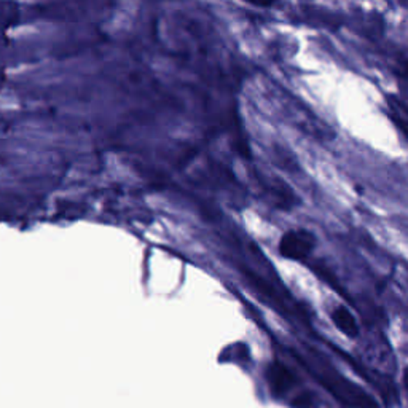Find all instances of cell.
Listing matches in <instances>:
<instances>
[{
    "label": "cell",
    "mask_w": 408,
    "mask_h": 408,
    "mask_svg": "<svg viewBox=\"0 0 408 408\" xmlns=\"http://www.w3.org/2000/svg\"><path fill=\"white\" fill-rule=\"evenodd\" d=\"M316 247V236L308 230H290L279 241V253L289 260L301 262L311 256Z\"/></svg>",
    "instance_id": "6da1fadb"
},
{
    "label": "cell",
    "mask_w": 408,
    "mask_h": 408,
    "mask_svg": "<svg viewBox=\"0 0 408 408\" xmlns=\"http://www.w3.org/2000/svg\"><path fill=\"white\" fill-rule=\"evenodd\" d=\"M330 393H332L336 399L357 408H378L377 402H375L370 395L363 393L361 388L351 384L348 382H335L330 378V382H322Z\"/></svg>",
    "instance_id": "7a4b0ae2"
},
{
    "label": "cell",
    "mask_w": 408,
    "mask_h": 408,
    "mask_svg": "<svg viewBox=\"0 0 408 408\" xmlns=\"http://www.w3.org/2000/svg\"><path fill=\"white\" fill-rule=\"evenodd\" d=\"M267 379H268L269 388H272L273 393L278 395L288 393L295 382L294 375L290 373L289 368L279 362H273L272 366L268 367Z\"/></svg>",
    "instance_id": "3957f363"
},
{
    "label": "cell",
    "mask_w": 408,
    "mask_h": 408,
    "mask_svg": "<svg viewBox=\"0 0 408 408\" xmlns=\"http://www.w3.org/2000/svg\"><path fill=\"white\" fill-rule=\"evenodd\" d=\"M386 107H388L389 118L408 139V104L400 97L388 96Z\"/></svg>",
    "instance_id": "277c9868"
},
{
    "label": "cell",
    "mask_w": 408,
    "mask_h": 408,
    "mask_svg": "<svg viewBox=\"0 0 408 408\" xmlns=\"http://www.w3.org/2000/svg\"><path fill=\"white\" fill-rule=\"evenodd\" d=\"M332 321L336 325V329L340 330L341 334H345L350 338H356L359 335V325H357L356 319L350 310H346L345 306L335 308L332 313Z\"/></svg>",
    "instance_id": "5b68a950"
},
{
    "label": "cell",
    "mask_w": 408,
    "mask_h": 408,
    "mask_svg": "<svg viewBox=\"0 0 408 408\" xmlns=\"http://www.w3.org/2000/svg\"><path fill=\"white\" fill-rule=\"evenodd\" d=\"M314 405H316V399H314L313 394L308 393L300 394L292 402V407L294 408H314Z\"/></svg>",
    "instance_id": "8992f818"
},
{
    "label": "cell",
    "mask_w": 408,
    "mask_h": 408,
    "mask_svg": "<svg viewBox=\"0 0 408 408\" xmlns=\"http://www.w3.org/2000/svg\"><path fill=\"white\" fill-rule=\"evenodd\" d=\"M404 384L408 388V367L405 368V372H404Z\"/></svg>",
    "instance_id": "52a82bcc"
}]
</instances>
